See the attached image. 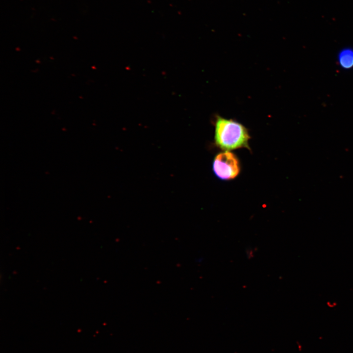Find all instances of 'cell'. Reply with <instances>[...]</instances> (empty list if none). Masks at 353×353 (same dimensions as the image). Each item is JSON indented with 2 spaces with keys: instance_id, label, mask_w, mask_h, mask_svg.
<instances>
[{
  "instance_id": "6da1fadb",
  "label": "cell",
  "mask_w": 353,
  "mask_h": 353,
  "mask_svg": "<svg viewBox=\"0 0 353 353\" xmlns=\"http://www.w3.org/2000/svg\"><path fill=\"white\" fill-rule=\"evenodd\" d=\"M215 145L225 151L241 148L250 149L248 142L250 136L247 128L232 119H226L216 115L214 120Z\"/></svg>"
},
{
  "instance_id": "7a4b0ae2",
  "label": "cell",
  "mask_w": 353,
  "mask_h": 353,
  "mask_svg": "<svg viewBox=\"0 0 353 353\" xmlns=\"http://www.w3.org/2000/svg\"><path fill=\"white\" fill-rule=\"evenodd\" d=\"M240 165L236 156L230 151H225L218 154L213 162V171L215 175L222 180L235 178L240 172Z\"/></svg>"
},
{
  "instance_id": "3957f363",
  "label": "cell",
  "mask_w": 353,
  "mask_h": 353,
  "mask_svg": "<svg viewBox=\"0 0 353 353\" xmlns=\"http://www.w3.org/2000/svg\"><path fill=\"white\" fill-rule=\"evenodd\" d=\"M337 62L341 68L349 70L353 68V48L342 49L337 55Z\"/></svg>"
}]
</instances>
